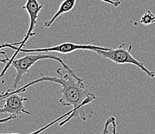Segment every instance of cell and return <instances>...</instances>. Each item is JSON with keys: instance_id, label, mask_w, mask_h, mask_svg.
<instances>
[{"instance_id": "13", "label": "cell", "mask_w": 155, "mask_h": 134, "mask_svg": "<svg viewBox=\"0 0 155 134\" xmlns=\"http://www.w3.org/2000/svg\"><path fill=\"white\" fill-rule=\"evenodd\" d=\"M17 116H15V115H10L9 117H7V118L1 119V123H3L8 122V121H9V120H12V119H16V118H17Z\"/></svg>"}, {"instance_id": "6", "label": "cell", "mask_w": 155, "mask_h": 134, "mask_svg": "<svg viewBox=\"0 0 155 134\" xmlns=\"http://www.w3.org/2000/svg\"><path fill=\"white\" fill-rule=\"evenodd\" d=\"M1 100H4V106L0 109V113L15 116L22 113L31 115L30 112L26 109V106L24 105V102L29 101V99L22 96L19 93H12L1 97Z\"/></svg>"}, {"instance_id": "8", "label": "cell", "mask_w": 155, "mask_h": 134, "mask_svg": "<svg viewBox=\"0 0 155 134\" xmlns=\"http://www.w3.org/2000/svg\"><path fill=\"white\" fill-rule=\"evenodd\" d=\"M73 111H74V109H70V110L69 111V112H67V113H65L64 115L61 116H60V117H59V118H57V119H54V120L52 121V122L50 123L46 124V126H43V127L40 128V129H37V130L34 131V132H30V133H27V134H40L42 132H43V131H44V130H46V129H48V128H49V127H50V126H53V124L56 123H58L59 121H60V120H61V119H64L65 117L69 116H70V114H71L73 112ZM1 134H22V133H16V132H11V133H1Z\"/></svg>"}, {"instance_id": "2", "label": "cell", "mask_w": 155, "mask_h": 134, "mask_svg": "<svg viewBox=\"0 0 155 134\" xmlns=\"http://www.w3.org/2000/svg\"><path fill=\"white\" fill-rule=\"evenodd\" d=\"M42 60H56V61L59 62L60 64H62V66H63L64 70H67L71 69L68 65H67L65 63V62L63 61V59L59 57V56H55V55L51 54V53L46 54V53H38L37 54L34 55H26V56H23V57H21L19 58V59H16V60H15V59H13V60H12V59H5V60L2 59V62L5 63V66L2 72L1 77H3L5 73L7 71V70H8L9 67H13V68L16 70V73H15V79H14L12 88H11L10 90H16V89H17V86L19 85V83H20L21 80L22 79L24 75L29 71V69H30L36 62Z\"/></svg>"}, {"instance_id": "9", "label": "cell", "mask_w": 155, "mask_h": 134, "mask_svg": "<svg viewBox=\"0 0 155 134\" xmlns=\"http://www.w3.org/2000/svg\"><path fill=\"white\" fill-rule=\"evenodd\" d=\"M154 22L155 15L154 14L152 13L150 10L147 11L145 13H143V15H142L141 18H140V23H142L143 25H145V26L154 23Z\"/></svg>"}, {"instance_id": "12", "label": "cell", "mask_w": 155, "mask_h": 134, "mask_svg": "<svg viewBox=\"0 0 155 134\" xmlns=\"http://www.w3.org/2000/svg\"><path fill=\"white\" fill-rule=\"evenodd\" d=\"M111 126H112V134H117V119L116 118L113 120L112 123H111Z\"/></svg>"}, {"instance_id": "4", "label": "cell", "mask_w": 155, "mask_h": 134, "mask_svg": "<svg viewBox=\"0 0 155 134\" xmlns=\"http://www.w3.org/2000/svg\"><path fill=\"white\" fill-rule=\"evenodd\" d=\"M1 49L2 48H10V49H15V54L12 56L11 58L12 60H13L15 56H17L18 53L19 52L22 53H47V52H58V53H63V54H67V53H73L77 50H92V51L95 52L98 49H102V50H107L109 49V47H104V46H96V45H82V44H76V43H64L62 44L57 45V46H52V47L48 48H40V49H24V48H21V49H17L16 46L14 45L11 44V43H5V44L1 45L0 46Z\"/></svg>"}, {"instance_id": "11", "label": "cell", "mask_w": 155, "mask_h": 134, "mask_svg": "<svg viewBox=\"0 0 155 134\" xmlns=\"http://www.w3.org/2000/svg\"><path fill=\"white\" fill-rule=\"evenodd\" d=\"M103 2H107V3H109L110 5H112L113 6H115V7H117L120 5L121 2L120 0H101Z\"/></svg>"}, {"instance_id": "10", "label": "cell", "mask_w": 155, "mask_h": 134, "mask_svg": "<svg viewBox=\"0 0 155 134\" xmlns=\"http://www.w3.org/2000/svg\"><path fill=\"white\" fill-rule=\"evenodd\" d=\"M115 119L114 116H110L107 120L105 121V123H104V129H103L102 132H101V134H108L109 133V127L110 126H111V123H112L113 120Z\"/></svg>"}, {"instance_id": "1", "label": "cell", "mask_w": 155, "mask_h": 134, "mask_svg": "<svg viewBox=\"0 0 155 134\" xmlns=\"http://www.w3.org/2000/svg\"><path fill=\"white\" fill-rule=\"evenodd\" d=\"M56 72L58 74V77H50L48 75L47 71L46 75L41 74V77L39 79L29 82L21 88L15 90L10 89L5 90L2 93L1 97L9 94L23 93L31 86L43 81L58 83L61 86L60 93L62 97L60 99V103L64 106H73L74 109L67 119H63V121L60 123V126H64L75 117H80L84 122L91 119L94 115V110L90 107L89 104L97 99L95 94L86 88L84 80L77 77L72 69L67 70V73L66 74H63L62 69L60 68L56 69Z\"/></svg>"}, {"instance_id": "3", "label": "cell", "mask_w": 155, "mask_h": 134, "mask_svg": "<svg viewBox=\"0 0 155 134\" xmlns=\"http://www.w3.org/2000/svg\"><path fill=\"white\" fill-rule=\"evenodd\" d=\"M124 43L120 45L117 49H111L110 48L107 50H102V49H98L95 53L100 56H103L105 59L110 60L114 62L116 64H132L137 66L142 71L144 72L150 78H154L155 73L154 72L149 70L144 66L143 62H140L137 60L136 58L134 57L131 54L132 46L130 45L127 49L125 48Z\"/></svg>"}, {"instance_id": "5", "label": "cell", "mask_w": 155, "mask_h": 134, "mask_svg": "<svg viewBox=\"0 0 155 134\" xmlns=\"http://www.w3.org/2000/svg\"><path fill=\"white\" fill-rule=\"evenodd\" d=\"M43 5L39 3L38 2V0H27L26 1V5L22 7V9L27 11L28 14L29 16V29H28L27 32H26V36L24 37V39L22 41L19 42V43H12V45L16 46V45H20L19 46H16L17 49H21L23 48L25 44L26 43L29 39L32 36L36 35L34 29L36 27V25L37 23L38 16H39V12L43 10Z\"/></svg>"}, {"instance_id": "7", "label": "cell", "mask_w": 155, "mask_h": 134, "mask_svg": "<svg viewBox=\"0 0 155 134\" xmlns=\"http://www.w3.org/2000/svg\"><path fill=\"white\" fill-rule=\"evenodd\" d=\"M76 2L77 0H64L63 2L61 3V5L59 7L58 10L56 13L54 14L53 17L50 19L49 21L45 22V27L46 28H50L52 24L56 21V19L58 17H60V15H63V14L69 12L70 11H71L72 9L74 8L76 5Z\"/></svg>"}]
</instances>
